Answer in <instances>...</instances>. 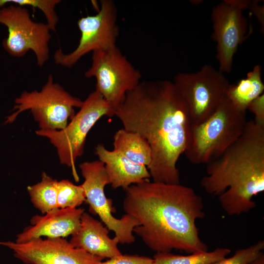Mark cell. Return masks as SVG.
I'll use <instances>...</instances> for the list:
<instances>
[{"instance_id": "6da1fadb", "label": "cell", "mask_w": 264, "mask_h": 264, "mask_svg": "<svg viewBox=\"0 0 264 264\" xmlns=\"http://www.w3.org/2000/svg\"><path fill=\"white\" fill-rule=\"evenodd\" d=\"M123 129L142 135L149 144L147 167L153 181L180 184L176 164L186 148L191 125L187 106L173 82L141 81L115 111Z\"/></svg>"}, {"instance_id": "7a4b0ae2", "label": "cell", "mask_w": 264, "mask_h": 264, "mask_svg": "<svg viewBox=\"0 0 264 264\" xmlns=\"http://www.w3.org/2000/svg\"><path fill=\"white\" fill-rule=\"evenodd\" d=\"M125 191L123 209L138 221L133 232L150 249L190 254L207 251L196 224L205 216L203 199L194 189L148 179Z\"/></svg>"}, {"instance_id": "3957f363", "label": "cell", "mask_w": 264, "mask_h": 264, "mask_svg": "<svg viewBox=\"0 0 264 264\" xmlns=\"http://www.w3.org/2000/svg\"><path fill=\"white\" fill-rule=\"evenodd\" d=\"M206 165L200 185L206 193L219 196L227 215L253 209L252 198L264 191V126L247 121L238 139Z\"/></svg>"}, {"instance_id": "277c9868", "label": "cell", "mask_w": 264, "mask_h": 264, "mask_svg": "<svg viewBox=\"0 0 264 264\" xmlns=\"http://www.w3.org/2000/svg\"><path fill=\"white\" fill-rule=\"evenodd\" d=\"M246 110L226 97L205 121L191 125L184 154L192 164H207L220 157L242 133Z\"/></svg>"}, {"instance_id": "5b68a950", "label": "cell", "mask_w": 264, "mask_h": 264, "mask_svg": "<svg viewBox=\"0 0 264 264\" xmlns=\"http://www.w3.org/2000/svg\"><path fill=\"white\" fill-rule=\"evenodd\" d=\"M115 110L96 90L85 99L79 111L67 126L61 130L36 131L37 135L48 138L56 148L60 162L71 168L76 181H79L75 163L84 152L87 136L102 117L114 116Z\"/></svg>"}, {"instance_id": "8992f818", "label": "cell", "mask_w": 264, "mask_h": 264, "mask_svg": "<svg viewBox=\"0 0 264 264\" xmlns=\"http://www.w3.org/2000/svg\"><path fill=\"white\" fill-rule=\"evenodd\" d=\"M11 114L5 123L13 122L23 111L30 110L41 130H61L75 114V108H80L83 101L71 95L53 81L52 75L40 91H23L15 100Z\"/></svg>"}, {"instance_id": "52a82bcc", "label": "cell", "mask_w": 264, "mask_h": 264, "mask_svg": "<svg viewBox=\"0 0 264 264\" xmlns=\"http://www.w3.org/2000/svg\"><path fill=\"white\" fill-rule=\"evenodd\" d=\"M173 82L187 106L191 125L202 123L215 111L230 85L223 73L209 65L196 72L178 73Z\"/></svg>"}, {"instance_id": "ba28073f", "label": "cell", "mask_w": 264, "mask_h": 264, "mask_svg": "<svg viewBox=\"0 0 264 264\" xmlns=\"http://www.w3.org/2000/svg\"><path fill=\"white\" fill-rule=\"evenodd\" d=\"M85 76L95 78V90L115 111L124 102L127 93L135 88L141 79L140 71L117 46L93 52L91 65Z\"/></svg>"}, {"instance_id": "9c48e42d", "label": "cell", "mask_w": 264, "mask_h": 264, "mask_svg": "<svg viewBox=\"0 0 264 264\" xmlns=\"http://www.w3.org/2000/svg\"><path fill=\"white\" fill-rule=\"evenodd\" d=\"M0 23L8 29L3 45L10 54L22 57L32 50L40 67L48 61L51 36L46 23L33 21L26 8L16 5L0 8Z\"/></svg>"}, {"instance_id": "30bf717a", "label": "cell", "mask_w": 264, "mask_h": 264, "mask_svg": "<svg viewBox=\"0 0 264 264\" xmlns=\"http://www.w3.org/2000/svg\"><path fill=\"white\" fill-rule=\"evenodd\" d=\"M117 19V10L113 1L102 0L100 8L95 15L78 21L81 36L76 48L69 54H64L61 48L56 50L54 56L56 64L71 67L90 52L116 46L119 35Z\"/></svg>"}, {"instance_id": "8fae6325", "label": "cell", "mask_w": 264, "mask_h": 264, "mask_svg": "<svg viewBox=\"0 0 264 264\" xmlns=\"http://www.w3.org/2000/svg\"><path fill=\"white\" fill-rule=\"evenodd\" d=\"M79 168L84 178L82 185L90 212L98 215L108 229L114 232L119 243L133 242V229L139 225V222L127 214L120 219L113 216L115 210L112 201L105 193V187L110 182L104 163L100 160L86 161L79 165Z\"/></svg>"}, {"instance_id": "7c38bea8", "label": "cell", "mask_w": 264, "mask_h": 264, "mask_svg": "<svg viewBox=\"0 0 264 264\" xmlns=\"http://www.w3.org/2000/svg\"><path fill=\"white\" fill-rule=\"evenodd\" d=\"M250 1L225 0L212 9V38L217 43L219 70L229 73L239 45L248 37V24L243 10Z\"/></svg>"}, {"instance_id": "4fadbf2b", "label": "cell", "mask_w": 264, "mask_h": 264, "mask_svg": "<svg viewBox=\"0 0 264 264\" xmlns=\"http://www.w3.org/2000/svg\"><path fill=\"white\" fill-rule=\"evenodd\" d=\"M25 264H97L103 259L74 247L63 238L37 239L23 243L0 241Z\"/></svg>"}, {"instance_id": "5bb4252c", "label": "cell", "mask_w": 264, "mask_h": 264, "mask_svg": "<svg viewBox=\"0 0 264 264\" xmlns=\"http://www.w3.org/2000/svg\"><path fill=\"white\" fill-rule=\"evenodd\" d=\"M84 209L81 208H58L43 215H36L31 225L17 235L15 242L23 243L42 238H63L75 234L81 226Z\"/></svg>"}, {"instance_id": "9a60e30c", "label": "cell", "mask_w": 264, "mask_h": 264, "mask_svg": "<svg viewBox=\"0 0 264 264\" xmlns=\"http://www.w3.org/2000/svg\"><path fill=\"white\" fill-rule=\"evenodd\" d=\"M109 230L101 221L84 212L78 232L72 236L69 242L75 247L81 249L92 255L104 259L122 254L117 247L119 243L115 236H109Z\"/></svg>"}, {"instance_id": "2e32d148", "label": "cell", "mask_w": 264, "mask_h": 264, "mask_svg": "<svg viewBox=\"0 0 264 264\" xmlns=\"http://www.w3.org/2000/svg\"><path fill=\"white\" fill-rule=\"evenodd\" d=\"M95 153L104 163L110 184L114 189L121 187L125 190L151 177L146 166L132 162L119 152L108 150L100 144L95 147Z\"/></svg>"}, {"instance_id": "e0dca14e", "label": "cell", "mask_w": 264, "mask_h": 264, "mask_svg": "<svg viewBox=\"0 0 264 264\" xmlns=\"http://www.w3.org/2000/svg\"><path fill=\"white\" fill-rule=\"evenodd\" d=\"M113 150L121 153L132 162L148 167L152 159L151 147L139 133L124 129L113 136Z\"/></svg>"}, {"instance_id": "ac0fdd59", "label": "cell", "mask_w": 264, "mask_h": 264, "mask_svg": "<svg viewBox=\"0 0 264 264\" xmlns=\"http://www.w3.org/2000/svg\"><path fill=\"white\" fill-rule=\"evenodd\" d=\"M264 91L262 67L257 65L247 73L245 78L236 85L230 84L226 96L237 108L247 110L248 104L264 94Z\"/></svg>"}, {"instance_id": "d6986e66", "label": "cell", "mask_w": 264, "mask_h": 264, "mask_svg": "<svg viewBox=\"0 0 264 264\" xmlns=\"http://www.w3.org/2000/svg\"><path fill=\"white\" fill-rule=\"evenodd\" d=\"M58 181L43 172L40 182L27 187L32 204L43 214L58 208L57 203Z\"/></svg>"}, {"instance_id": "ffe728a7", "label": "cell", "mask_w": 264, "mask_h": 264, "mask_svg": "<svg viewBox=\"0 0 264 264\" xmlns=\"http://www.w3.org/2000/svg\"><path fill=\"white\" fill-rule=\"evenodd\" d=\"M231 251L229 248L218 247L211 252L184 256L170 252H156L153 259L154 264H213L225 258Z\"/></svg>"}, {"instance_id": "44dd1931", "label": "cell", "mask_w": 264, "mask_h": 264, "mask_svg": "<svg viewBox=\"0 0 264 264\" xmlns=\"http://www.w3.org/2000/svg\"><path fill=\"white\" fill-rule=\"evenodd\" d=\"M86 201L82 185H77L67 179L58 181L57 203L58 208H77Z\"/></svg>"}, {"instance_id": "7402d4cb", "label": "cell", "mask_w": 264, "mask_h": 264, "mask_svg": "<svg viewBox=\"0 0 264 264\" xmlns=\"http://www.w3.org/2000/svg\"><path fill=\"white\" fill-rule=\"evenodd\" d=\"M61 1L60 0H0V8L8 3H13L22 7L30 6L37 8L44 15L46 24L50 30L55 31L59 20L55 8Z\"/></svg>"}, {"instance_id": "603a6c76", "label": "cell", "mask_w": 264, "mask_h": 264, "mask_svg": "<svg viewBox=\"0 0 264 264\" xmlns=\"http://www.w3.org/2000/svg\"><path fill=\"white\" fill-rule=\"evenodd\" d=\"M264 248V242L260 241L247 248L237 250L229 258H224L213 264H248L255 260Z\"/></svg>"}, {"instance_id": "cb8c5ba5", "label": "cell", "mask_w": 264, "mask_h": 264, "mask_svg": "<svg viewBox=\"0 0 264 264\" xmlns=\"http://www.w3.org/2000/svg\"><path fill=\"white\" fill-rule=\"evenodd\" d=\"M97 264H154V260L143 256L122 254L105 262L100 261Z\"/></svg>"}, {"instance_id": "d4e9b609", "label": "cell", "mask_w": 264, "mask_h": 264, "mask_svg": "<svg viewBox=\"0 0 264 264\" xmlns=\"http://www.w3.org/2000/svg\"><path fill=\"white\" fill-rule=\"evenodd\" d=\"M254 115V122L264 126V94H263L251 102L247 107Z\"/></svg>"}, {"instance_id": "484cf974", "label": "cell", "mask_w": 264, "mask_h": 264, "mask_svg": "<svg viewBox=\"0 0 264 264\" xmlns=\"http://www.w3.org/2000/svg\"><path fill=\"white\" fill-rule=\"evenodd\" d=\"M248 8H250L252 13L257 17L261 26H263V29H264V6L260 5L258 1L255 0L253 2L250 1Z\"/></svg>"}, {"instance_id": "4316f807", "label": "cell", "mask_w": 264, "mask_h": 264, "mask_svg": "<svg viewBox=\"0 0 264 264\" xmlns=\"http://www.w3.org/2000/svg\"><path fill=\"white\" fill-rule=\"evenodd\" d=\"M248 264H264V254L262 252L253 261Z\"/></svg>"}]
</instances>
